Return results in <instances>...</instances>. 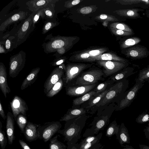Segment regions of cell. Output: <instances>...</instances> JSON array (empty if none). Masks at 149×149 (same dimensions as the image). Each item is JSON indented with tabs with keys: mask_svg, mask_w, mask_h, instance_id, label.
<instances>
[{
	"mask_svg": "<svg viewBox=\"0 0 149 149\" xmlns=\"http://www.w3.org/2000/svg\"><path fill=\"white\" fill-rule=\"evenodd\" d=\"M129 86V81L127 79L116 82L88 113L93 114L97 111L103 109L110 104L118 103L126 95Z\"/></svg>",
	"mask_w": 149,
	"mask_h": 149,
	"instance_id": "1",
	"label": "cell"
},
{
	"mask_svg": "<svg viewBox=\"0 0 149 149\" xmlns=\"http://www.w3.org/2000/svg\"><path fill=\"white\" fill-rule=\"evenodd\" d=\"M84 113L65 121L64 129L58 133L64 137L67 143H76L81 138V133L87 119L91 116Z\"/></svg>",
	"mask_w": 149,
	"mask_h": 149,
	"instance_id": "2",
	"label": "cell"
},
{
	"mask_svg": "<svg viewBox=\"0 0 149 149\" xmlns=\"http://www.w3.org/2000/svg\"><path fill=\"white\" fill-rule=\"evenodd\" d=\"M116 103L110 104L103 109L97 111L88 128L85 130L83 136L86 137L89 136L97 134L99 131L104 130L109 122L110 118L116 109Z\"/></svg>",
	"mask_w": 149,
	"mask_h": 149,
	"instance_id": "3",
	"label": "cell"
},
{
	"mask_svg": "<svg viewBox=\"0 0 149 149\" xmlns=\"http://www.w3.org/2000/svg\"><path fill=\"white\" fill-rule=\"evenodd\" d=\"M105 80L102 70L98 67L92 66L82 72L70 84L68 85L97 84Z\"/></svg>",
	"mask_w": 149,
	"mask_h": 149,
	"instance_id": "4",
	"label": "cell"
},
{
	"mask_svg": "<svg viewBox=\"0 0 149 149\" xmlns=\"http://www.w3.org/2000/svg\"><path fill=\"white\" fill-rule=\"evenodd\" d=\"M92 66V64L73 63L65 66L64 75L63 78L65 87L70 84L82 72Z\"/></svg>",
	"mask_w": 149,
	"mask_h": 149,
	"instance_id": "5",
	"label": "cell"
},
{
	"mask_svg": "<svg viewBox=\"0 0 149 149\" xmlns=\"http://www.w3.org/2000/svg\"><path fill=\"white\" fill-rule=\"evenodd\" d=\"M62 125L60 121H53L39 125L37 129L38 139L47 142L60 130Z\"/></svg>",
	"mask_w": 149,
	"mask_h": 149,
	"instance_id": "6",
	"label": "cell"
},
{
	"mask_svg": "<svg viewBox=\"0 0 149 149\" xmlns=\"http://www.w3.org/2000/svg\"><path fill=\"white\" fill-rule=\"evenodd\" d=\"M97 64L104 74V78L109 77L128 66L129 63L111 61H97Z\"/></svg>",
	"mask_w": 149,
	"mask_h": 149,
	"instance_id": "7",
	"label": "cell"
},
{
	"mask_svg": "<svg viewBox=\"0 0 149 149\" xmlns=\"http://www.w3.org/2000/svg\"><path fill=\"white\" fill-rule=\"evenodd\" d=\"M26 54L22 51L12 56L9 64L10 76L15 78L24 67L26 62Z\"/></svg>",
	"mask_w": 149,
	"mask_h": 149,
	"instance_id": "8",
	"label": "cell"
},
{
	"mask_svg": "<svg viewBox=\"0 0 149 149\" xmlns=\"http://www.w3.org/2000/svg\"><path fill=\"white\" fill-rule=\"evenodd\" d=\"M145 81L135 82L134 86L127 91L125 96L119 102L116 103V111H121L129 107L135 99L139 90L144 85Z\"/></svg>",
	"mask_w": 149,
	"mask_h": 149,
	"instance_id": "9",
	"label": "cell"
},
{
	"mask_svg": "<svg viewBox=\"0 0 149 149\" xmlns=\"http://www.w3.org/2000/svg\"><path fill=\"white\" fill-rule=\"evenodd\" d=\"M65 66L62 64L55 68L51 72L45 81L44 86V92L46 95L53 86L64 75Z\"/></svg>",
	"mask_w": 149,
	"mask_h": 149,
	"instance_id": "10",
	"label": "cell"
},
{
	"mask_svg": "<svg viewBox=\"0 0 149 149\" xmlns=\"http://www.w3.org/2000/svg\"><path fill=\"white\" fill-rule=\"evenodd\" d=\"M125 49L123 54L126 57L132 60L142 59L149 55V51L145 47L136 45Z\"/></svg>",
	"mask_w": 149,
	"mask_h": 149,
	"instance_id": "11",
	"label": "cell"
},
{
	"mask_svg": "<svg viewBox=\"0 0 149 149\" xmlns=\"http://www.w3.org/2000/svg\"><path fill=\"white\" fill-rule=\"evenodd\" d=\"M10 107L13 117L15 121L18 116L22 114L26 116L28 107L26 102L18 96H14L10 103Z\"/></svg>",
	"mask_w": 149,
	"mask_h": 149,
	"instance_id": "12",
	"label": "cell"
},
{
	"mask_svg": "<svg viewBox=\"0 0 149 149\" xmlns=\"http://www.w3.org/2000/svg\"><path fill=\"white\" fill-rule=\"evenodd\" d=\"M97 84L86 85H67L65 87L66 94L72 97L82 96L93 90Z\"/></svg>",
	"mask_w": 149,
	"mask_h": 149,
	"instance_id": "13",
	"label": "cell"
},
{
	"mask_svg": "<svg viewBox=\"0 0 149 149\" xmlns=\"http://www.w3.org/2000/svg\"><path fill=\"white\" fill-rule=\"evenodd\" d=\"M15 119L13 114L8 111L6 116V129L8 144L12 145L15 139Z\"/></svg>",
	"mask_w": 149,
	"mask_h": 149,
	"instance_id": "14",
	"label": "cell"
},
{
	"mask_svg": "<svg viewBox=\"0 0 149 149\" xmlns=\"http://www.w3.org/2000/svg\"><path fill=\"white\" fill-rule=\"evenodd\" d=\"M7 74L6 68L4 64L0 63V88L5 98L7 94L10 92V89L8 86L7 79Z\"/></svg>",
	"mask_w": 149,
	"mask_h": 149,
	"instance_id": "15",
	"label": "cell"
},
{
	"mask_svg": "<svg viewBox=\"0 0 149 149\" xmlns=\"http://www.w3.org/2000/svg\"><path fill=\"white\" fill-rule=\"evenodd\" d=\"M102 135L100 132L96 135L89 136L81 140L79 143V149H89L93 145L100 143Z\"/></svg>",
	"mask_w": 149,
	"mask_h": 149,
	"instance_id": "16",
	"label": "cell"
},
{
	"mask_svg": "<svg viewBox=\"0 0 149 149\" xmlns=\"http://www.w3.org/2000/svg\"><path fill=\"white\" fill-rule=\"evenodd\" d=\"M38 125L30 122L27 123L24 133L27 141L31 142L38 139L37 130Z\"/></svg>",
	"mask_w": 149,
	"mask_h": 149,
	"instance_id": "17",
	"label": "cell"
},
{
	"mask_svg": "<svg viewBox=\"0 0 149 149\" xmlns=\"http://www.w3.org/2000/svg\"><path fill=\"white\" fill-rule=\"evenodd\" d=\"M97 61H118L124 63H130L128 60L114 54L105 53L93 57L90 62Z\"/></svg>",
	"mask_w": 149,
	"mask_h": 149,
	"instance_id": "18",
	"label": "cell"
},
{
	"mask_svg": "<svg viewBox=\"0 0 149 149\" xmlns=\"http://www.w3.org/2000/svg\"><path fill=\"white\" fill-rule=\"evenodd\" d=\"M134 68L133 67L127 66L108 78L107 79L116 82L123 79H126L128 77L136 72H134Z\"/></svg>",
	"mask_w": 149,
	"mask_h": 149,
	"instance_id": "19",
	"label": "cell"
},
{
	"mask_svg": "<svg viewBox=\"0 0 149 149\" xmlns=\"http://www.w3.org/2000/svg\"><path fill=\"white\" fill-rule=\"evenodd\" d=\"M105 51L104 49H98L84 52L76 56L75 58L72 59V60L90 62V60L91 58L102 54Z\"/></svg>",
	"mask_w": 149,
	"mask_h": 149,
	"instance_id": "20",
	"label": "cell"
},
{
	"mask_svg": "<svg viewBox=\"0 0 149 149\" xmlns=\"http://www.w3.org/2000/svg\"><path fill=\"white\" fill-rule=\"evenodd\" d=\"M106 90L102 93L93 96L90 100L83 104L81 106L86 109L88 113L93 109L105 95L109 90Z\"/></svg>",
	"mask_w": 149,
	"mask_h": 149,
	"instance_id": "21",
	"label": "cell"
},
{
	"mask_svg": "<svg viewBox=\"0 0 149 149\" xmlns=\"http://www.w3.org/2000/svg\"><path fill=\"white\" fill-rule=\"evenodd\" d=\"M85 113H88L87 111L83 107L78 108H72L68 110L66 113L61 117L59 121H66Z\"/></svg>",
	"mask_w": 149,
	"mask_h": 149,
	"instance_id": "22",
	"label": "cell"
},
{
	"mask_svg": "<svg viewBox=\"0 0 149 149\" xmlns=\"http://www.w3.org/2000/svg\"><path fill=\"white\" fill-rule=\"evenodd\" d=\"M116 136V139L122 147L124 143H130V139L129 132L124 123H121L118 133Z\"/></svg>",
	"mask_w": 149,
	"mask_h": 149,
	"instance_id": "23",
	"label": "cell"
},
{
	"mask_svg": "<svg viewBox=\"0 0 149 149\" xmlns=\"http://www.w3.org/2000/svg\"><path fill=\"white\" fill-rule=\"evenodd\" d=\"M144 10L139 8L121 9L116 11V13L120 15L129 19H137L141 16L139 12Z\"/></svg>",
	"mask_w": 149,
	"mask_h": 149,
	"instance_id": "24",
	"label": "cell"
},
{
	"mask_svg": "<svg viewBox=\"0 0 149 149\" xmlns=\"http://www.w3.org/2000/svg\"><path fill=\"white\" fill-rule=\"evenodd\" d=\"M40 70V68L39 67L32 70L23 81L20 88L21 90L25 89L35 82Z\"/></svg>",
	"mask_w": 149,
	"mask_h": 149,
	"instance_id": "25",
	"label": "cell"
},
{
	"mask_svg": "<svg viewBox=\"0 0 149 149\" xmlns=\"http://www.w3.org/2000/svg\"><path fill=\"white\" fill-rule=\"evenodd\" d=\"M97 94H98L93 90L80 97L74 99L73 100L72 108L80 107L83 104Z\"/></svg>",
	"mask_w": 149,
	"mask_h": 149,
	"instance_id": "26",
	"label": "cell"
},
{
	"mask_svg": "<svg viewBox=\"0 0 149 149\" xmlns=\"http://www.w3.org/2000/svg\"><path fill=\"white\" fill-rule=\"evenodd\" d=\"M26 15L24 12L22 11L12 15L1 24L0 26V30L3 31L11 23L18 20L24 19L26 17Z\"/></svg>",
	"mask_w": 149,
	"mask_h": 149,
	"instance_id": "27",
	"label": "cell"
},
{
	"mask_svg": "<svg viewBox=\"0 0 149 149\" xmlns=\"http://www.w3.org/2000/svg\"><path fill=\"white\" fill-rule=\"evenodd\" d=\"M115 82L112 80L107 79L103 82L97 84L93 90L97 94L102 93L110 88Z\"/></svg>",
	"mask_w": 149,
	"mask_h": 149,
	"instance_id": "28",
	"label": "cell"
},
{
	"mask_svg": "<svg viewBox=\"0 0 149 149\" xmlns=\"http://www.w3.org/2000/svg\"><path fill=\"white\" fill-rule=\"evenodd\" d=\"M55 1L54 0H34L29 1L30 2H28V3L29 6L31 7V9L33 8L32 10L36 11L40 8L45 7L48 3H54V1Z\"/></svg>",
	"mask_w": 149,
	"mask_h": 149,
	"instance_id": "29",
	"label": "cell"
},
{
	"mask_svg": "<svg viewBox=\"0 0 149 149\" xmlns=\"http://www.w3.org/2000/svg\"><path fill=\"white\" fill-rule=\"evenodd\" d=\"M141 41L140 38L137 37H129L121 42L120 46L122 49H126L137 44Z\"/></svg>",
	"mask_w": 149,
	"mask_h": 149,
	"instance_id": "30",
	"label": "cell"
},
{
	"mask_svg": "<svg viewBox=\"0 0 149 149\" xmlns=\"http://www.w3.org/2000/svg\"><path fill=\"white\" fill-rule=\"evenodd\" d=\"M63 77L60 79L46 94L47 97H52L61 90L64 86V81Z\"/></svg>",
	"mask_w": 149,
	"mask_h": 149,
	"instance_id": "31",
	"label": "cell"
},
{
	"mask_svg": "<svg viewBox=\"0 0 149 149\" xmlns=\"http://www.w3.org/2000/svg\"><path fill=\"white\" fill-rule=\"evenodd\" d=\"M120 125H118L116 120L113 121L108 126L106 132V136L110 138L117 134Z\"/></svg>",
	"mask_w": 149,
	"mask_h": 149,
	"instance_id": "32",
	"label": "cell"
},
{
	"mask_svg": "<svg viewBox=\"0 0 149 149\" xmlns=\"http://www.w3.org/2000/svg\"><path fill=\"white\" fill-rule=\"evenodd\" d=\"M58 137L57 135L49 139V149H67L66 146L58 140Z\"/></svg>",
	"mask_w": 149,
	"mask_h": 149,
	"instance_id": "33",
	"label": "cell"
},
{
	"mask_svg": "<svg viewBox=\"0 0 149 149\" xmlns=\"http://www.w3.org/2000/svg\"><path fill=\"white\" fill-rule=\"evenodd\" d=\"M149 79V65L140 70L135 82L146 81Z\"/></svg>",
	"mask_w": 149,
	"mask_h": 149,
	"instance_id": "34",
	"label": "cell"
},
{
	"mask_svg": "<svg viewBox=\"0 0 149 149\" xmlns=\"http://www.w3.org/2000/svg\"><path fill=\"white\" fill-rule=\"evenodd\" d=\"M33 17V16H32V15H31L25 20L22 25L21 28L19 31V33H18V37L19 38L22 39L24 37L26 32L29 28L30 23Z\"/></svg>",
	"mask_w": 149,
	"mask_h": 149,
	"instance_id": "35",
	"label": "cell"
},
{
	"mask_svg": "<svg viewBox=\"0 0 149 149\" xmlns=\"http://www.w3.org/2000/svg\"><path fill=\"white\" fill-rule=\"evenodd\" d=\"M16 121L21 132L24 134L25 127L27 123L26 116L20 114L18 116Z\"/></svg>",
	"mask_w": 149,
	"mask_h": 149,
	"instance_id": "36",
	"label": "cell"
},
{
	"mask_svg": "<svg viewBox=\"0 0 149 149\" xmlns=\"http://www.w3.org/2000/svg\"><path fill=\"white\" fill-rule=\"evenodd\" d=\"M111 28L123 30L125 31L133 32V30L128 25L123 23L116 22L110 25Z\"/></svg>",
	"mask_w": 149,
	"mask_h": 149,
	"instance_id": "37",
	"label": "cell"
},
{
	"mask_svg": "<svg viewBox=\"0 0 149 149\" xmlns=\"http://www.w3.org/2000/svg\"><path fill=\"white\" fill-rule=\"evenodd\" d=\"M2 125L0 121V144L2 149H5L7 143V139L5 133L2 129Z\"/></svg>",
	"mask_w": 149,
	"mask_h": 149,
	"instance_id": "38",
	"label": "cell"
},
{
	"mask_svg": "<svg viewBox=\"0 0 149 149\" xmlns=\"http://www.w3.org/2000/svg\"><path fill=\"white\" fill-rule=\"evenodd\" d=\"M135 121L137 123L141 124L149 122V114L146 112H143L136 118Z\"/></svg>",
	"mask_w": 149,
	"mask_h": 149,
	"instance_id": "39",
	"label": "cell"
},
{
	"mask_svg": "<svg viewBox=\"0 0 149 149\" xmlns=\"http://www.w3.org/2000/svg\"><path fill=\"white\" fill-rule=\"evenodd\" d=\"M110 28L113 33L116 35L123 36H131L134 34V32H130L125 31L123 30L111 27Z\"/></svg>",
	"mask_w": 149,
	"mask_h": 149,
	"instance_id": "40",
	"label": "cell"
},
{
	"mask_svg": "<svg viewBox=\"0 0 149 149\" xmlns=\"http://www.w3.org/2000/svg\"><path fill=\"white\" fill-rule=\"evenodd\" d=\"M120 3L123 5H132L141 3H149V0H125L118 1Z\"/></svg>",
	"mask_w": 149,
	"mask_h": 149,
	"instance_id": "41",
	"label": "cell"
},
{
	"mask_svg": "<svg viewBox=\"0 0 149 149\" xmlns=\"http://www.w3.org/2000/svg\"><path fill=\"white\" fill-rule=\"evenodd\" d=\"M55 25V24L52 22H48L47 23L43 29V33H45L49 30L54 27Z\"/></svg>",
	"mask_w": 149,
	"mask_h": 149,
	"instance_id": "42",
	"label": "cell"
},
{
	"mask_svg": "<svg viewBox=\"0 0 149 149\" xmlns=\"http://www.w3.org/2000/svg\"><path fill=\"white\" fill-rule=\"evenodd\" d=\"M41 16L42 17H44L45 15L44 13L43 9L40 10L38 11L37 13L35 15L33 20V26H34L35 23L38 19L39 17Z\"/></svg>",
	"mask_w": 149,
	"mask_h": 149,
	"instance_id": "43",
	"label": "cell"
},
{
	"mask_svg": "<svg viewBox=\"0 0 149 149\" xmlns=\"http://www.w3.org/2000/svg\"><path fill=\"white\" fill-rule=\"evenodd\" d=\"M92 11V9L89 7H85L81 8L80 10V12L83 14H87L90 13Z\"/></svg>",
	"mask_w": 149,
	"mask_h": 149,
	"instance_id": "44",
	"label": "cell"
},
{
	"mask_svg": "<svg viewBox=\"0 0 149 149\" xmlns=\"http://www.w3.org/2000/svg\"><path fill=\"white\" fill-rule=\"evenodd\" d=\"M67 149H79V143H67Z\"/></svg>",
	"mask_w": 149,
	"mask_h": 149,
	"instance_id": "45",
	"label": "cell"
},
{
	"mask_svg": "<svg viewBox=\"0 0 149 149\" xmlns=\"http://www.w3.org/2000/svg\"><path fill=\"white\" fill-rule=\"evenodd\" d=\"M19 142L22 149H31L24 141L20 139Z\"/></svg>",
	"mask_w": 149,
	"mask_h": 149,
	"instance_id": "46",
	"label": "cell"
},
{
	"mask_svg": "<svg viewBox=\"0 0 149 149\" xmlns=\"http://www.w3.org/2000/svg\"><path fill=\"white\" fill-rule=\"evenodd\" d=\"M143 132L146 138L149 140V124H148V126H146L145 128L143 129Z\"/></svg>",
	"mask_w": 149,
	"mask_h": 149,
	"instance_id": "47",
	"label": "cell"
},
{
	"mask_svg": "<svg viewBox=\"0 0 149 149\" xmlns=\"http://www.w3.org/2000/svg\"><path fill=\"white\" fill-rule=\"evenodd\" d=\"M0 114L1 117L4 120H5L6 116L5 115V112L4 111L3 106L1 104V100H0Z\"/></svg>",
	"mask_w": 149,
	"mask_h": 149,
	"instance_id": "48",
	"label": "cell"
},
{
	"mask_svg": "<svg viewBox=\"0 0 149 149\" xmlns=\"http://www.w3.org/2000/svg\"><path fill=\"white\" fill-rule=\"evenodd\" d=\"M104 147V146L100 143H99L93 145L89 149H103Z\"/></svg>",
	"mask_w": 149,
	"mask_h": 149,
	"instance_id": "49",
	"label": "cell"
},
{
	"mask_svg": "<svg viewBox=\"0 0 149 149\" xmlns=\"http://www.w3.org/2000/svg\"><path fill=\"white\" fill-rule=\"evenodd\" d=\"M65 60L64 59H62L52 64V65L54 66H56L58 65H61L63 64L62 63L64 62Z\"/></svg>",
	"mask_w": 149,
	"mask_h": 149,
	"instance_id": "50",
	"label": "cell"
},
{
	"mask_svg": "<svg viewBox=\"0 0 149 149\" xmlns=\"http://www.w3.org/2000/svg\"><path fill=\"white\" fill-rule=\"evenodd\" d=\"M45 14L48 16L52 18L53 17V14L52 12L49 10L47 9L45 11Z\"/></svg>",
	"mask_w": 149,
	"mask_h": 149,
	"instance_id": "51",
	"label": "cell"
},
{
	"mask_svg": "<svg viewBox=\"0 0 149 149\" xmlns=\"http://www.w3.org/2000/svg\"><path fill=\"white\" fill-rule=\"evenodd\" d=\"M11 43L10 40L7 39L6 42L5 47L7 49H9L10 47Z\"/></svg>",
	"mask_w": 149,
	"mask_h": 149,
	"instance_id": "52",
	"label": "cell"
},
{
	"mask_svg": "<svg viewBox=\"0 0 149 149\" xmlns=\"http://www.w3.org/2000/svg\"><path fill=\"white\" fill-rule=\"evenodd\" d=\"M139 146L140 149H149V146L145 145L139 144Z\"/></svg>",
	"mask_w": 149,
	"mask_h": 149,
	"instance_id": "53",
	"label": "cell"
},
{
	"mask_svg": "<svg viewBox=\"0 0 149 149\" xmlns=\"http://www.w3.org/2000/svg\"><path fill=\"white\" fill-rule=\"evenodd\" d=\"M122 147H123L122 149H135L132 146L127 145H123Z\"/></svg>",
	"mask_w": 149,
	"mask_h": 149,
	"instance_id": "54",
	"label": "cell"
},
{
	"mask_svg": "<svg viewBox=\"0 0 149 149\" xmlns=\"http://www.w3.org/2000/svg\"><path fill=\"white\" fill-rule=\"evenodd\" d=\"M107 17V16L105 14H102L100 16V18L102 19H106Z\"/></svg>",
	"mask_w": 149,
	"mask_h": 149,
	"instance_id": "55",
	"label": "cell"
},
{
	"mask_svg": "<svg viewBox=\"0 0 149 149\" xmlns=\"http://www.w3.org/2000/svg\"><path fill=\"white\" fill-rule=\"evenodd\" d=\"M6 52L5 50L4 49L3 46L0 44V53H4Z\"/></svg>",
	"mask_w": 149,
	"mask_h": 149,
	"instance_id": "56",
	"label": "cell"
},
{
	"mask_svg": "<svg viewBox=\"0 0 149 149\" xmlns=\"http://www.w3.org/2000/svg\"><path fill=\"white\" fill-rule=\"evenodd\" d=\"M79 0H74L72 2V5H76L78 4L80 2Z\"/></svg>",
	"mask_w": 149,
	"mask_h": 149,
	"instance_id": "57",
	"label": "cell"
},
{
	"mask_svg": "<svg viewBox=\"0 0 149 149\" xmlns=\"http://www.w3.org/2000/svg\"><path fill=\"white\" fill-rule=\"evenodd\" d=\"M146 15L147 17L149 18V9L147 10L146 11Z\"/></svg>",
	"mask_w": 149,
	"mask_h": 149,
	"instance_id": "58",
	"label": "cell"
},
{
	"mask_svg": "<svg viewBox=\"0 0 149 149\" xmlns=\"http://www.w3.org/2000/svg\"><path fill=\"white\" fill-rule=\"evenodd\" d=\"M148 83L149 84V79L148 80Z\"/></svg>",
	"mask_w": 149,
	"mask_h": 149,
	"instance_id": "59",
	"label": "cell"
}]
</instances>
